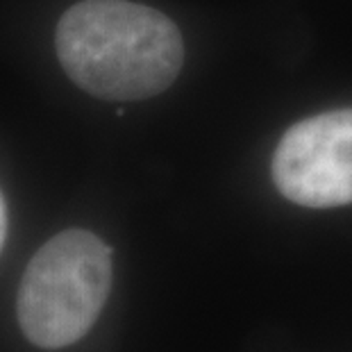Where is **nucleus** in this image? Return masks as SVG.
I'll return each mask as SVG.
<instances>
[{
  "instance_id": "1",
  "label": "nucleus",
  "mask_w": 352,
  "mask_h": 352,
  "mask_svg": "<svg viewBox=\"0 0 352 352\" xmlns=\"http://www.w3.org/2000/svg\"><path fill=\"white\" fill-rule=\"evenodd\" d=\"M57 57L80 89L102 100L166 91L184 64V41L166 14L130 0H82L57 25Z\"/></svg>"
},
{
  "instance_id": "2",
  "label": "nucleus",
  "mask_w": 352,
  "mask_h": 352,
  "mask_svg": "<svg viewBox=\"0 0 352 352\" xmlns=\"http://www.w3.org/2000/svg\"><path fill=\"white\" fill-rule=\"evenodd\" d=\"M111 289V250L87 230H66L43 243L23 273L19 323L39 348H66L98 320Z\"/></svg>"
},
{
  "instance_id": "3",
  "label": "nucleus",
  "mask_w": 352,
  "mask_h": 352,
  "mask_svg": "<svg viewBox=\"0 0 352 352\" xmlns=\"http://www.w3.org/2000/svg\"><path fill=\"white\" fill-rule=\"evenodd\" d=\"M273 179L302 207L352 202V109H334L291 125L273 155Z\"/></svg>"
},
{
  "instance_id": "4",
  "label": "nucleus",
  "mask_w": 352,
  "mask_h": 352,
  "mask_svg": "<svg viewBox=\"0 0 352 352\" xmlns=\"http://www.w3.org/2000/svg\"><path fill=\"white\" fill-rule=\"evenodd\" d=\"M5 234H7V212H5V200L0 196V248L5 243Z\"/></svg>"
}]
</instances>
